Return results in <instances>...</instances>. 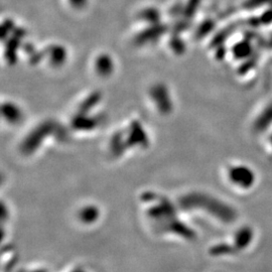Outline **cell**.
I'll use <instances>...</instances> for the list:
<instances>
[{
  "label": "cell",
  "instance_id": "cell-4",
  "mask_svg": "<svg viewBox=\"0 0 272 272\" xmlns=\"http://www.w3.org/2000/svg\"><path fill=\"white\" fill-rule=\"evenodd\" d=\"M66 272H92L90 268L83 264H75L70 267Z\"/></svg>",
  "mask_w": 272,
  "mask_h": 272
},
{
  "label": "cell",
  "instance_id": "cell-1",
  "mask_svg": "<svg viewBox=\"0 0 272 272\" xmlns=\"http://www.w3.org/2000/svg\"><path fill=\"white\" fill-rule=\"evenodd\" d=\"M101 219V211L94 205H86L79 208L76 213V222L79 226L90 229L98 225Z\"/></svg>",
  "mask_w": 272,
  "mask_h": 272
},
{
  "label": "cell",
  "instance_id": "cell-5",
  "mask_svg": "<svg viewBox=\"0 0 272 272\" xmlns=\"http://www.w3.org/2000/svg\"><path fill=\"white\" fill-rule=\"evenodd\" d=\"M21 272H50V271L47 267H45L42 265H35V266L23 269Z\"/></svg>",
  "mask_w": 272,
  "mask_h": 272
},
{
  "label": "cell",
  "instance_id": "cell-2",
  "mask_svg": "<svg viewBox=\"0 0 272 272\" xmlns=\"http://www.w3.org/2000/svg\"><path fill=\"white\" fill-rule=\"evenodd\" d=\"M230 177L234 182L243 187L251 186L255 180L252 171L245 167H237L232 169L230 172Z\"/></svg>",
  "mask_w": 272,
  "mask_h": 272
},
{
  "label": "cell",
  "instance_id": "cell-3",
  "mask_svg": "<svg viewBox=\"0 0 272 272\" xmlns=\"http://www.w3.org/2000/svg\"><path fill=\"white\" fill-rule=\"evenodd\" d=\"M272 122V105L269 106L266 110L261 114L255 123L257 130H263L268 127Z\"/></svg>",
  "mask_w": 272,
  "mask_h": 272
}]
</instances>
